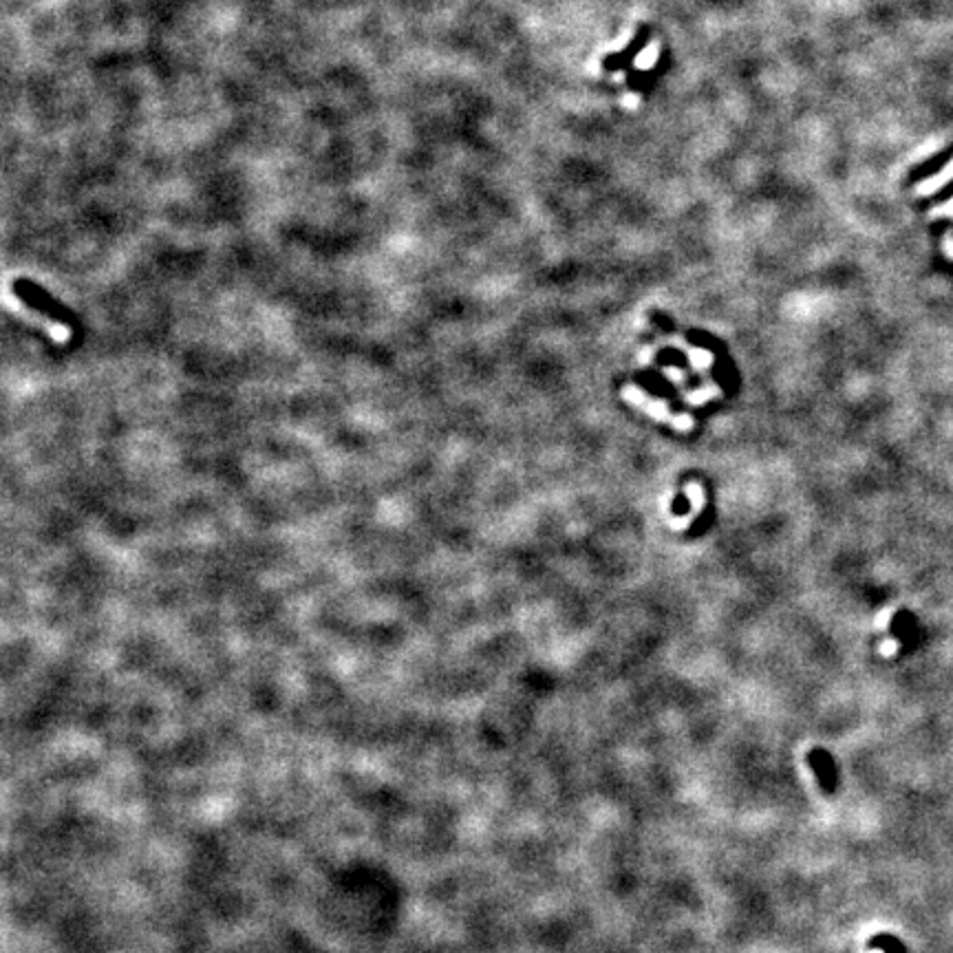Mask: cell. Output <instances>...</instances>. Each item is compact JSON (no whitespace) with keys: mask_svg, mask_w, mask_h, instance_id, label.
<instances>
[{"mask_svg":"<svg viewBox=\"0 0 953 953\" xmlns=\"http://www.w3.org/2000/svg\"><path fill=\"white\" fill-rule=\"evenodd\" d=\"M12 292L16 294L18 307L25 309V312H27L31 318L40 320V323L49 329L51 338H56V340H60V342L69 340L71 329H69L67 325L58 323V320L42 318V314H53V318H58L56 312H60V314L64 312L62 305H58L56 301H53V298L45 292V289H40L38 285L27 281V278H16V281L12 283Z\"/></svg>","mask_w":953,"mask_h":953,"instance_id":"cell-1","label":"cell"},{"mask_svg":"<svg viewBox=\"0 0 953 953\" xmlns=\"http://www.w3.org/2000/svg\"><path fill=\"white\" fill-rule=\"evenodd\" d=\"M649 38H651V31H649V27H640V29H638V34H636V38L629 42V47H627L625 51L614 53V56L605 58V62H603L605 71H618V69H625L627 64H629V60L634 58V56H638V53H640L642 49H645V45H647V42H649Z\"/></svg>","mask_w":953,"mask_h":953,"instance_id":"cell-2","label":"cell"},{"mask_svg":"<svg viewBox=\"0 0 953 953\" xmlns=\"http://www.w3.org/2000/svg\"><path fill=\"white\" fill-rule=\"evenodd\" d=\"M810 766L815 768L821 786L826 790H834V786H837V768H834L832 757H828L826 753H821V751L812 753L810 755Z\"/></svg>","mask_w":953,"mask_h":953,"instance_id":"cell-3","label":"cell"},{"mask_svg":"<svg viewBox=\"0 0 953 953\" xmlns=\"http://www.w3.org/2000/svg\"><path fill=\"white\" fill-rule=\"evenodd\" d=\"M951 179H953V159L947 164V168L942 170V173H938L936 177H931L929 181H925V184L920 186V192H923V195H929V192H936L942 186H947Z\"/></svg>","mask_w":953,"mask_h":953,"instance_id":"cell-4","label":"cell"},{"mask_svg":"<svg viewBox=\"0 0 953 953\" xmlns=\"http://www.w3.org/2000/svg\"><path fill=\"white\" fill-rule=\"evenodd\" d=\"M872 947L874 949H881L883 953H905V945L898 938L890 936V934H878L874 940H872Z\"/></svg>","mask_w":953,"mask_h":953,"instance_id":"cell-5","label":"cell"},{"mask_svg":"<svg viewBox=\"0 0 953 953\" xmlns=\"http://www.w3.org/2000/svg\"><path fill=\"white\" fill-rule=\"evenodd\" d=\"M942 210H953V199H951V201L947 203V206H945V208H942Z\"/></svg>","mask_w":953,"mask_h":953,"instance_id":"cell-6","label":"cell"}]
</instances>
